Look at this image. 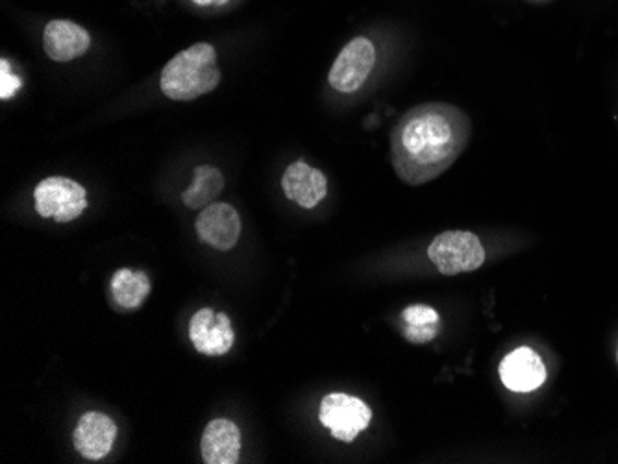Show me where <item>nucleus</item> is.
Listing matches in <instances>:
<instances>
[{
  "mask_svg": "<svg viewBox=\"0 0 618 464\" xmlns=\"http://www.w3.org/2000/svg\"><path fill=\"white\" fill-rule=\"evenodd\" d=\"M471 132V119L452 104L415 106L391 132L394 172L407 186L436 180L467 148Z\"/></svg>",
  "mask_w": 618,
  "mask_h": 464,
  "instance_id": "obj_1",
  "label": "nucleus"
},
{
  "mask_svg": "<svg viewBox=\"0 0 618 464\" xmlns=\"http://www.w3.org/2000/svg\"><path fill=\"white\" fill-rule=\"evenodd\" d=\"M218 82L217 50L210 43H194L164 67L159 90L170 100L189 103L212 93Z\"/></svg>",
  "mask_w": 618,
  "mask_h": 464,
  "instance_id": "obj_2",
  "label": "nucleus"
},
{
  "mask_svg": "<svg viewBox=\"0 0 618 464\" xmlns=\"http://www.w3.org/2000/svg\"><path fill=\"white\" fill-rule=\"evenodd\" d=\"M428 260L444 276H457L478 271L485 263V248L478 236L471 231L450 229L430 242Z\"/></svg>",
  "mask_w": 618,
  "mask_h": 464,
  "instance_id": "obj_3",
  "label": "nucleus"
},
{
  "mask_svg": "<svg viewBox=\"0 0 618 464\" xmlns=\"http://www.w3.org/2000/svg\"><path fill=\"white\" fill-rule=\"evenodd\" d=\"M39 217L55 218L56 223H71L87 207V193L79 181L63 176H50L39 181L34 191Z\"/></svg>",
  "mask_w": 618,
  "mask_h": 464,
  "instance_id": "obj_4",
  "label": "nucleus"
},
{
  "mask_svg": "<svg viewBox=\"0 0 618 464\" xmlns=\"http://www.w3.org/2000/svg\"><path fill=\"white\" fill-rule=\"evenodd\" d=\"M319 420L324 428L332 431L334 439L352 442L361 431L369 428L372 411L364 400L348 396L343 392H334L322 398Z\"/></svg>",
  "mask_w": 618,
  "mask_h": 464,
  "instance_id": "obj_5",
  "label": "nucleus"
},
{
  "mask_svg": "<svg viewBox=\"0 0 618 464\" xmlns=\"http://www.w3.org/2000/svg\"><path fill=\"white\" fill-rule=\"evenodd\" d=\"M377 66V49L367 37L352 39L328 74V82L337 93H356L367 82Z\"/></svg>",
  "mask_w": 618,
  "mask_h": 464,
  "instance_id": "obj_6",
  "label": "nucleus"
},
{
  "mask_svg": "<svg viewBox=\"0 0 618 464\" xmlns=\"http://www.w3.org/2000/svg\"><path fill=\"white\" fill-rule=\"evenodd\" d=\"M189 338L202 356H225L234 346L236 333L228 314L202 308L189 322Z\"/></svg>",
  "mask_w": 618,
  "mask_h": 464,
  "instance_id": "obj_7",
  "label": "nucleus"
},
{
  "mask_svg": "<svg viewBox=\"0 0 618 464\" xmlns=\"http://www.w3.org/2000/svg\"><path fill=\"white\" fill-rule=\"evenodd\" d=\"M197 234L202 242L221 252L236 247L241 236V218L236 207L226 202H213L197 217Z\"/></svg>",
  "mask_w": 618,
  "mask_h": 464,
  "instance_id": "obj_8",
  "label": "nucleus"
},
{
  "mask_svg": "<svg viewBox=\"0 0 618 464\" xmlns=\"http://www.w3.org/2000/svg\"><path fill=\"white\" fill-rule=\"evenodd\" d=\"M117 426L108 415L90 411L80 416L74 428L73 444L76 452L87 461H100L116 444Z\"/></svg>",
  "mask_w": 618,
  "mask_h": 464,
  "instance_id": "obj_9",
  "label": "nucleus"
},
{
  "mask_svg": "<svg viewBox=\"0 0 618 464\" xmlns=\"http://www.w3.org/2000/svg\"><path fill=\"white\" fill-rule=\"evenodd\" d=\"M503 386L513 392H534L546 381V367L534 348L521 346L503 357L500 367Z\"/></svg>",
  "mask_w": 618,
  "mask_h": 464,
  "instance_id": "obj_10",
  "label": "nucleus"
},
{
  "mask_svg": "<svg viewBox=\"0 0 618 464\" xmlns=\"http://www.w3.org/2000/svg\"><path fill=\"white\" fill-rule=\"evenodd\" d=\"M92 47L90 32L68 19H55L43 31V49L50 60L68 63L84 56Z\"/></svg>",
  "mask_w": 618,
  "mask_h": 464,
  "instance_id": "obj_11",
  "label": "nucleus"
},
{
  "mask_svg": "<svg viewBox=\"0 0 618 464\" xmlns=\"http://www.w3.org/2000/svg\"><path fill=\"white\" fill-rule=\"evenodd\" d=\"M282 189L287 199L297 202L304 210H313L326 197L328 180L322 170L306 162H297L285 169Z\"/></svg>",
  "mask_w": 618,
  "mask_h": 464,
  "instance_id": "obj_12",
  "label": "nucleus"
},
{
  "mask_svg": "<svg viewBox=\"0 0 618 464\" xmlns=\"http://www.w3.org/2000/svg\"><path fill=\"white\" fill-rule=\"evenodd\" d=\"M201 452L206 464H236L241 455V431L228 418H215L202 433Z\"/></svg>",
  "mask_w": 618,
  "mask_h": 464,
  "instance_id": "obj_13",
  "label": "nucleus"
},
{
  "mask_svg": "<svg viewBox=\"0 0 618 464\" xmlns=\"http://www.w3.org/2000/svg\"><path fill=\"white\" fill-rule=\"evenodd\" d=\"M225 189V176L213 165H199L193 170V186L182 194L183 204L189 210H204L213 204Z\"/></svg>",
  "mask_w": 618,
  "mask_h": 464,
  "instance_id": "obj_14",
  "label": "nucleus"
},
{
  "mask_svg": "<svg viewBox=\"0 0 618 464\" xmlns=\"http://www.w3.org/2000/svg\"><path fill=\"white\" fill-rule=\"evenodd\" d=\"M151 279L143 271L119 269L111 277V293L122 309H140L151 295Z\"/></svg>",
  "mask_w": 618,
  "mask_h": 464,
  "instance_id": "obj_15",
  "label": "nucleus"
},
{
  "mask_svg": "<svg viewBox=\"0 0 618 464\" xmlns=\"http://www.w3.org/2000/svg\"><path fill=\"white\" fill-rule=\"evenodd\" d=\"M402 333L412 344H428L441 333V317L426 304H413L402 311Z\"/></svg>",
  "mask_w": 618,
  "mask_h": 464,
  "instance_id": "obj_16",
  "label": "nucleus"
},
{
  "mask_svg": "<svg viewBox=\"0 0 618 464\" xmlns=\"http://www.w3.org/2000/svg\"><path fill=\"white\" fill-rule=\"evenodd\" d=\"M2 69V82H0V98L8 100V98L15 97V93L21 90V79L12 73L10 61L2 60L0 63Z\"/></svg>",
  "mask_w": 618,
  "mask_h": 464,
  "instance_id": "obj_17",
  "label": "nucleus"
},
{
  "mask_svg": "<svg viewBox=\"0 0 618 464\" xmlns=\"http://www.w3.org/2000/svg\"><path fill=\"white\" fill-rule=\"evenodd\" d=\"M193 2L194 4H197V7L213 8L223 7V4H226L228 0H193Z\"/></svg>",
  "mask_w": 618,
  "mask_h": 464,
  "instance_id": "obj_18",
  "label": "nucleus"
},
{
  "mask_svg": "<svg viewBox=\"0 0 618 464\" xmlns=\"http://www.w3.org/2000/svg\"><path fill=\"white\" fill-rule=\"evenodd\" d=\"M617 357H618V354H617Z\"/></svg>",
  "mask_w": 618,
  "mask_h": 464,
  "instance_id": "obj_19",
  "label": "nucleus"
}]
</instances>
